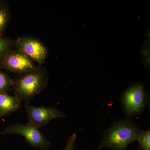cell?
I'll use <instances>...</instances> for the list:
<instances>
[{
    "instance_id": "cell-13",
    "label": "cell",
    "mask_w": 150,
    "mask_h": 150,
    "mask_svg": "<svg viewBox=\"0 0 150 150\" xmlns=\"http://www.w3.org/2000/svg\"><path fill=\"white\" fill-rule=\"evenodd\" d=\"M76 134L74 133L67 139V144L63 150H74L76 140Z\"/></svg>"
},
{
    "instance_id": "cell-10",
    "label": "cell",
    "mask_w": 150,
    "mask_h": 150,
    "mask_svg": "<svg viewBox=\"0 0 150 150\" xmlns=\"http://www.w3.org/2000/svg\"><path fill=\"white\" fill-rule=\"evenodd\" d=\"M13 84L14 81L8 75L0 71V93L7 92Z\"/></svg>"
},
{
    "instance_id": "cell-11",
    "label": "cell",
    "mask_w": 150,
    "mask_h": 150,
    "mask_svg": "<svg viewBox=\"0 0 150 150\" xmlns=\"http://www.w3.org/2000/svg\"><path fill=\"white\" fill-rule=\"evenodd\" d=\"M137 141L139 150H150V129L143 131Z\"/></svg>"
},
{
    "instance_id": "cell-12",
    "label": "cell",
    "mask_w": 150,
    "mask_h": 150,
    "mask_svg": "<svg viewBox=\"0 0 150 150\" xmlns=\"http://www.w3.org/2000/svg\"><path fill=\"white\" fill-rule=\"evenodd\" d=\"M12 44L11 39L0 36V59L11 50Z\"/></svg>"
},
{
    "instance_id": "cell-8",
    "label": "cell",
    "mask_w": 150,
    "mask_h": 150,
    "mask_svg": "<svg viewBox=\"0 0 150 150\" xmlns=\"http://www.w3.org/2000/svg\"><path fill=\"white\" fill-rule=\"evenodd\" d=\"M21 101L15 96L6 93H0V117L10 115L21 105Z\"/></svg>"
},
{
    "instance_id": "cell-4",
    "label": "cell",
    "mask_w": 150,
    "mask_h": 150,
    "mask_svg": "<svg viewBox=\"0 0 150 150\" xmlns=\"http://www.w3.org/2000/svg\"><path fill=\"white\" fill-rule=\"evenodd\" d=\"M122 102L126 116L131 117L139 115L147 103L145 88L139 83L131 86L123 93Z\"/></svg>"
},
{
    "instance_id": "cell-6",
    "label": "cell",
    "mask_w": 150,
    "mask_h": 150,
    "mask_svg": "<svg viewBox=\"0 0 150 150\" xmlns=\"http://www.w3.org/2000/svg\"><path fill=\"white\" fill-rule=\"evenodd\" d=\"M28 119V123L39 129L46 126L51 120L56 118H64L66 115L56 107L42 105L35 106L29 103L25 105Z\"/></svg>"
},
{
    "instance_id": "cell-7",
    "label": "cell",
    "mask_w": 150,
    "mask_h": 150,
    "mask_svg": "<svg viewBox=\"0 0 150 150\" xmlns=\"http://www.w3.org/2000/svg\"><path fill=\"white\" fill-rule=\"evenodd\" d=\"M15 44L18 50L38 64H43L46 61L48 55L47 48L37 39L21 37L17 39Z\"/></svg>"
},
{
    "instance_id": "cell-9",
    "label": "cell",
    "mask_w": 150,
    "mask_h": 150,
    "mask_svg": "<svg viewBox=\"0 0 150 150\" xmlns=\"http://www.w3.org/2000/svg\"><path fill=\"white\" fill-rule=\"evenodd\" d=\"M9 18V12L6 6L0 1V36H2L7 26Z\"/></svg>"
},
{
    "instance_id": "cell-1",
    "label": "cell",
    "mask_w": 150,
    "mask_h": 150,
    "mask_svg": "<svg viewBox=\"0 0 150 150\" xmlns=\"http://www.w3.org/2000/svg\"><path fill=\"white\" fill-rule=\"evenodd\" d=\"M143 131L128 120L115 122L105 132L96 150L104 148L113 150H127L129 144L138 141Z\"/></svg>"
},
{
    "instance_id": "cell-2",
    "label": "cell",
    "mask_w": 150,
    "mask_h": 150,
    "mask_svg": "<svg viewBox=\"0 0 150 150\" xmlns=\"http://www.w3.org/2000/svg\"><path fill=\"white\" fill-rule=\"evenodd\" d=\"M48 72L44 68L35 70L21 75L14 81L15 96L21 102L29 103L33 98L48 85Z\"/></svg>"
},
{
    "instance_id": "cell-3",
    "label": "cell",
    "mask_w": 150,
    "mask_h": 150,
    "mask_svg": "<svg viewBox=\"0 0 150 150\" xmlns=\"http://www.w3.org/2000/svg\"><path fill=\"white\" fill-rule=\"evenodd\" d=\"M1 134L21 135L24 137L28 144L42 150L48 149L51 144L38 128L28 123L24 124L16 123L9 125Z\"/></svg>"
},
{
    "instance_id": "cell-5",
    "label": "cell",
    "mask_w": 150,
    "mask_h": 150,
    "mask_svg": "<svg viewBox=\"0 0 150 150\" xmlns=\"http://www.w3.org/2000/svg\"><path fill=\"white\" fill-rule=\"evenodd\" d=\"M0 67L11 72L21 75L37 69L32 59L18 50H10L1 59Z\"/></svg>"
}]
</instances>
